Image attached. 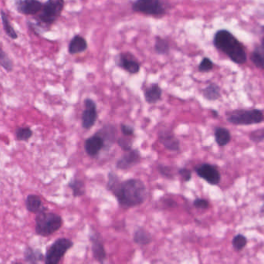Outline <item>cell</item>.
I'll use <instances>...</instances> for the list:
<instances>
[{
	"instance_id": "obj_27",
	"label": "cell",
	"mask_w": 264,
	"mask_h": 264,
	"mask_svg": "<svg viewBox=\"0 0 264 264\" xmlns=\"http://www.w3.org/2000/svg\"><path fill=\"white\" fill-rule=\"evenodd\" d=\"M246 245H247V239L245 235L242 234L235 235L232 239V246L238 252L242 251L244 248L246 247Z\"/></svg>"
},
{
	"instance_id": "obj_5",
	"label": "cell",
	"mask_w": 264,
	"mask_h": 264,
	"mask_svg": "<svg viewBox=\"0 0 264 264\" xmlns=\"http://www.w3.org/2000/svg\"><path fill=\"white\" fill-rule=\"evenodd\" d=\"M74 243L68 238H60L54 241L47 249L44 262L45 264H60L67 252L72 249Z\"/></svg>"
},
{
	"instance_id": "obj_13",
	"label": "cell",
	"mask_w": 264,
	"mask_h": 264,
	"mask_svg": "<svg viewBox=\"0 0 264 264\" xmlns=\"http://www.w3.org/2000/svg\"><path fill=\"white\" fill-rule=\"evenodd\" d=\"M141 156L138 150H132L126 152L116 163V167L121 170H127L136 165L140 162Z\"/></svg>"
},
{
	"instance_id": "obj_35",
	"label": "cell",
	"mask_w": 264,
	"mask_h": 264,
	"mask_svg": "<svg viewBox=\"0 0 264 264\" xmlns=\"http://www.w3.org/2000/svg\"><path fill=\"white\" fill-rule=\"evenodd\" d=\"M178 174L182 177V179L184 182H189L191 180V178H192V172L189 169H188V168H180L178 170Z\"/></svg>"
},
{
	"instance_id": "obj_10",
	"label": "cell",
	"mask_w": 264,
	"mask_h": 264,
	"mask_svg": "<svg viewBox=\"0 0 264 264\" xmlns=\"http://www.w3.org/2000/svg\"><path fill=\"white\" fill-rule=\"evenodd\" d=\"M84 107L85 109L83 111L81 117L82 127L84 129H91L96 123L98 118L96 104L93 100L88 98L84 101Z\"/></svg>"
},
{
	"instance_id": "obj_15",
	"label": "cell",
	"mask_w": 264,
	"mask_h": 264,
	"mask_svg": "<svg viewBox=\"0 0 264 264\" xmlns=\"http://www.w3.org/2000/svg\"><path fill=\"white\" fill-rule=\"evenodd\" d=\"M158 138H159L161 143L166 149L172 151V152H177L180 149L179 140L171 131H161L158 135Z\"/></svg>"
},
{
	"instance_id": "obj_21",
	"label": "cell",
	"mask_w": 264,
	"mask_h": 264,
	"mask_svg": "<svg viewBox=\"0 0 264 264\" xmlns=\"http://www.w3.org/2000/svg\"><path fill=\"white\" fill-rule=\"evenodd\" d=\"M215 139L219 146H226L231 141V134L227 128L219 127L215 130Z\"/></svg>"
},
{
	"instance_id": "obj_3",
	"label": "cell",
	"mask_w": 264,
	"mask_h": 264,
	"mask_svg": "<svg viewBox=\"0 0 264 264\" xmlns=\"http://www.w3.org/2000/svg\"><path fill=\"white\" fill-rule=\"evenodd\" d=\"M36 233L43 237H47L58 232L63 225L61 216L53 212L43 211L36 217Z\"/></svg>"
},
{
	"instance_id": "obj_16",
	"label": "cell",
	"mask_w": 264,
	"mask_h": 264,
	"mask_svg": "<svg viewBox=\"0 0 264 264\" xmlns=\"http://www.w3.org/2000/svg\"><path fill=\"white\" fill-rule=\"evenodd\" d=\"M153 236L146 229L138 227L133 233V242L139 246H147L152 243Z\"/></svg>"
},
{
	"instance_id": "obj_33",
	"label": "cell",
	"mask_w": 264,
	"mask_h": 264,
	"mask_svg": "<svg viewBox=\"0 0 264 264\" xmlns=\"http://www.w3.org/2000/svg\"><path fill=\"white\" fill-rule=\"evenodd\" d=\"M193 205L195 209L205 210L209 208V201L204 199H196L193 202Z\"/></svg>"
},
{
	"instance_id": "obj_18",
	"label": "cell",
	"mask_w": 264,
	"mask_h": 264,
	"mask_svg": "<svg viewBox=\"0 0 264 264\" xmlns=\"http://www.w3.org/2000/svg\"><path fill=\"white\" fill-rule=\"evenodd\" d=\"M250 58L256 68L264 70V35L261 39L260 44L254 48Z\"/></svg>"
},
{
	"instance_id": "obj_19",
	"label": "cell",
	"mask_w": 264,
	"mask_h": 264,
	"mask_svg": "<svg viewBox=\"0 0 264 264\" xmlns=\"http://www.w3.org/2000/svg\"><path fill=\"white\" fill-rule=\"evenodd\" d=\"M26 207L27 210L32 213L38 214L43 211L47 210L43 205L42 201L39 196L36 195H29L26 199Z\"/></svg>"
},
{
	"instance_id": "obj_25",
	"label": "cell",
	"mask_w": 264,
	"mask_h": 264,
	"mask_svg": "<svg viewBox=\"0 0 264 264\" xmlns=\"http://www.w3.org/2000/svg\"><path fill=\"white\" fill-rule=\"evenodd\" d=\"M0 17H1V20H2L3 26H4V29L6 34L9 37H11V38H12V39H17L18 36H17L16 31H14L12 26L11 25V23L9 21L8 17H7V15L4 11H1V12H0Z\"/></svg>"
},
{
	"instance_id": "obj_30",
	"label": "cell",
	"mask_w": 264,
	"mask_h": 264,
	"mask_svg": "<svg viewBox=\"0 0 264 264\" xmlns=\"http://www.w3.org/2000/svg\"><path fill=\"white\" fill-rule=\"evenodd\" d=\"M214 64L209 58H204L199 65V71L200 72H209L213 69Z\"/></svg>"
},
{
	"instance_id": "obj_1",
	"label": "cell",
	"mask_w": 264,
	"mask_h": 264,
	"mask_svg": "<svg viewBox=\"0 0 264 264\" xmlns=\"http://www.w3.org/2000/svg\"><path fill=\"white\" fill-rule=\"evenodd\" d=\"M107 188L115 197L118 205L123 209L140 206L147 199L145 184L138 179H128L121 182L115 172L108 174Z\"/></svg>"
},
{
	"instance_id": "obj_36",
	"label": "cell",
	"mask_w": 264,
	"mask_h": 264,
	"mask_svg": "<svg viewBox=\"0 0 264 264\" xmlns=\"http://www.w3.org/2000/svg\"><path fill=\"white\" fill-rule=\"evenodd\" d=\"M121 131L124 134L125 136L131 137L133 136L135 133V129L133 127L130 126V125H125L122 124L121 125Z\"/></svg>"
},
{
	"instance_id": "obj_34",
	"label": "cell",
	"mask_w": 264,
	"mask_h": 264,
	"mask_svg": "<svg viewBox=\"0 0 264 264\" xmlns=\"http://www.w3.org/2000/svg\"><path fill=\"white\" fill-rule=\"evenodd\" d=\"M158 172L162 176L165 177V178H169L172 179L173 178V173H172V168H169L168 166H165V165H159L158 168Z\"/></svg>"
},
{
	"instance_id": "obj_32",
	"label": "cell",
	"mask_w": 264,
	"mask_h": 264,
	"mask_svg": "<svg viewBox=\"0 0 264 264\" xmlns=\"http://www.w3.org/2000/svg\"><path fill=\"white\" fill-rule=\"evenodd\" d=\"M118 145L125 152H129L132 149V142L128 136L118 138Z\"/></svg>"
},
{
	"instance_id": "obj_12",
	"label": "cell",
	"mask_w": 264,
	"mask_h": 264,
	"mask_svg": "<svg viewBox=\"0 0 264 264\" xmlns=\"http://www.w3.org/2000/svg\"><path fill=\"white\" fill-rule=\"evenodd\" d=\"M105 145V140L103 139L99 134L97 133L85 141L84 149L89 156L94 157L101 152Z\"/></svg>"
},
{
	"instance_id": "obj_9",
	"label": "cell",
	"mask_w": 264,
	"mask_h": 264,
	"mask_svg": "<svg viewBox=\"0 0 264 264\" xmlns=\"http://www.w3.org/2000/svg\"><path fill=\"white\" fill-rule=\"evenodd\" d=\"M195 172L201 178L212 185H217L221 181V174L216 167L210 164H202L195 168Z\"/></svg>"
},
{
	"instance_id": "obj_20",
	"label": "cell",
	"mask_w": 264,
	"mask_h": 264,
	"mask_svg": "<svg viewBox=\"0 0 264 264\" xmlns=\"http://www.w3.org/2000/svg\"><path fill=\"white\" fill-rule=\"evenodd\" d=\"M162 95V88L158 84H152L151 86L145 89L144 93L145 101L148 104H155L158 102Z\"/></svg>"
},
{
	"instance_id": "obj_7",
	"label": "cell",
	"mask_w": 264,
	"mask_h": 264,
	"mask_svg": "<svg viewBox=\"0 0 264 264\" xmlns=\"http://www.w3.org/2000/svg\"><path fill=\"white\" fill-rule=\"evenodd\" d=\"M64 7V0H47L43 6L40 21L46 25H51L60 17Z\"/></svg>"
},
{
	"instance_id": "obj_17",
	"label": "cell",
	"mask_w": 264,
	"mask_h": 264,
	"mask_svg": "<svg viewBox=\"0 0 264 264\" xmlns=\"http://www.w3.org/2000/svg\"><path fill=\"white\" fill-rule=\"evenodd\" d=\"M88 49V43L84 37L75 35L68 46V52L71 54H80Z\"/></svg>"
},
{
	"instance_id": "obj_22",
	"label": "cell",
	"mask_w": 264,
	"mask_h": 264,
	"mask_svg": "<svg viewBox=\"0 0 264 264\" xmlns=\"http://www.w3.org/2000/svg\"><path fill=\"white\" fill-rule=\"evenodd\" d=\"M204 98L208 101H214L220 98L221 89L218 84L215 83L209 84L202 91Z\"/></svg>"
},
{
	"instance_id": "obj_4",
	"label": "cell",
	"mask_w": 264,
	"mask_h": 264,
	"mask_svg": "<svg viewBox=\"0 0 264 264\" xmlns=\"http://www.w3.org/2000/svg\"><path fill=\"white\" fill-rule=\"evenodd\" d=\"M227 121L235 125H252L264 121V115L259 109H238L227 113Z\"/></svg>"
},
{
	"instance_id": "obj_28",
	"label": "cell",
	"mask_w": 264,
	"mask_h": 264,
	"mask_svg": "<svg viewBox=\"0 0 264 264\" xmlns=\"http://www.w3.org/2000/svg\"><path fill=\"white\" fill-rule=\"evenodd\" d=\"M33 132L29 128H18L16 130V137L18 141H27L32 137Z\"/></svg>"
},
{
	"instance_id": "obj_24",
	"label": "cell",
	"mask_w": 264,
	"mask_h": 264,
	"mask_svg": "<svg viewBox=\"0 0 264 264\" xmlns=\"http://www.w3.org/2000/svg\"><path fill=\"white\" fill-rule=\"evenodd\" d=\"M69 188L72 191L73 195L75 198L78 197H81L85 195L86 192V187L84 184V181L80 180V179H73L71 181L69 185Z\"/></svg>"
},
{
	"instance_id": "obj_11",
	"label": "cell",
	"mask_w": 264,
	"mask_h": 264,
	"mask_svg": "<svg viewBox=\"0 0 264 264\" xmlns=\"http://www.w3.org/2000/svg\"><path fill=\"white\" fill-rule=\"evenodd\" d=\"M43 4L39 0H17L19 13L25 15H34L42 10Z\"/></svg>"
},
{
	"instance_id": "obj_39",
	"label": "cell",
	"mask_w": 264,
	"mask_h": 264,
	"mask_svg": "<svg viewBox=\"0 0 264 264\" xmlns=\"http://www.w3.org/2000/svg\"><path fill=\"white\" fill-rule=\"evenodd\" d=\"M13 264H22V263H21V262H14V263H13Z\"/></svg>"
},
{
	"instance_id": "obj_8",
	"label": "cell",
	"mask_w": 264,
	"mask_h": 264,
	"mask_svg": "<svg viewBox=\"0 0 264 264\" xmlns=\"http://www.w3.org/2000/svg\"><path fill=\"white\" fill-rule=\"evenodd\" d=\"M91 246L93 258L99 264H105L107 260V252L103 240L102 235L98 231L91 229L88 235Z\"/></svg>"
},
{
	"instance_id": "obj_26",
	"label": "cell",
	"mask_w": 264,
	"mask_h": 264,
	"mask_svg": "<svg viewBox=\"0 0 264 264\" xmlns=\"http://www.w3.org/2000/svg\"><path fill=\"white\" fill-rule=\"evenodd\" d=\"M169 44L166 40L164 39L162 37H155V50L158 54H167L169 52Z\"/></svg>"
},
{
	"instance_id": "obj_2",
	"label": "cell",
	"mask_w": 264,
	"mask_h": 264,
	"mask_svg": "<svg viewBox=\"0 0 264 264\" xmlns=\"http://www.w3.org/2000/svg\"><path fill=\"white\" fill-rule=\"evenodd\" d=\"M213 44L228 58L237 64L247 61V54L243 44L228 30H219L214 35Z\"/></svg>"
},
{
	"instance_id": "obj_23",
	"label": "cell",
	"mask_w": 264,
	"mask_h": 264,
	"mask_svg": "<svg viewBox=\"0 0 264 264\" xmlns=\"http://www.w3.org/2000/svg\"><path fill=\"white\" fill-rule=\"evenodd\" d=\"M24 259L27 264H40L44 260V256L40 250L27 248L24 252Z\"/></svg>"
},
{
	"instance_id": "obj_38",
	"label": "cell",
	"mask_w": 264,
	"mask_h": 264,
	"mask_svg": "<svg viewBox=\"0 0 264 264\" xmlns=\"http://www.w3.org/2000/svg\"><path fill=\"white\" fill-rule=\"evenodd\" d=\"M262 200L263 202V205H262V208H261V212H264V195L262 196Z\"/></svg>"
},
{
	"instance_id": "obj_6",
	"label": "cell",
	"mask_w": 264,
	"mask_h": 264,
	"mask_svg": "<svg viewBox=\"0 0 264 264\" xmlns=\"http://www.w3.org/2000/svg\"><path fill=\"white\" fill-rule=\"evenodd\" d=\"M132 9L135 12L154 17H162L166 13L162 0H136L132 4Z\"/></svg>"
},
{
	"instance_id": "obj_37",
	"label": "cell",
	"mask_w": 264,
	"mask_h": 264,
	"mask_svg": "<svg viewBox=\"0 0 264 264\" xmlns=\"http://www.w3.org/2000/svg\"><path fill=\"white\" fill-rule=\"evenodd\" d=\"M165 205H166L168 208H175L178 205L176 202L172 200V199H166L165 201Z\"/></svg>"
},
{
	"instance_id": "obj_14",
	"label": "cell",
	"mask_w": 264,
	"mask_h": 264,
	"mask_svg": "<svg viewBox=\"0 0 264 264\" xmlns=\"http://www.w3.org/2000/svg\"><path fill=\"white\" fill-rule=\"evenodd\" d=\"M118 65L131 74H137L139 72V63L129 54H121L118 57Z\"/></svg>"
},
{
	"instance_id": "obj_31",
	"label": "cell",
	"mask_w": 264,
	"mask_h": 264,
	"mask_svg": "<svg viewBox=\"0 0 264 264\" xmlns=\"http://www.w3.org/2000/svg\"><path fill=\"white\" fill-rule=\"evenodd\" d=\"M251 141H253L254 143H260L264 141V128L255 130L251 132L249 135Z\"/></svg>"
},
{
	"instance_id": "obj_29",
	"label": "cell",
	"mask_w": 264,
	"mask_h": 264,
	"mask_svg": "<svg viewBox=\"0 0 264 264\" xmlns=\"http://www.w3.org/2000/svg\"><path fill=\"white\" fill-rule=\"evenodd\" d=\"M0 65L2 66L3 68L8 72L12 71L13 68H14L12 61L10 59L7 54L3 51L1 47H0Z\"/></svg>"
}]
</instances>
